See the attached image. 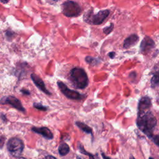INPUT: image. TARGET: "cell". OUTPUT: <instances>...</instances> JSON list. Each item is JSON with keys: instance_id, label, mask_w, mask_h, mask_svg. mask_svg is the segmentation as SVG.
<instances>
[{"instance_id": "obj_28", "label": "cell", "mask_w": 159, "mask_h": 159, "mask_svg": "<svg viewBox=\"0 0 159 159\" xmlns=\"http://www.w3.org/2000/svg\"><path fill=\"white\" fill-rule=\"evenodd\" d=\"M8 1L9 0H1V2H2V3H7L8 2Z\"/></svg>"}, {"instance_id": "obj_3", "label": "cell", "mask_w": 159, "mask_h": 159, "mask_svg": "<svg viewBox=\"0 0 159 159\" xmlns=\"http://www.w3.org/2000/svg\"><path fill=\"white\" fill-rule=\"evenodd\" d=\"M109 13L110 11L109 9L100 11L97 14H93V9L89 10L84 14L83 20L85 22L91 25H99L103 22Z\"/></svg>"}, {"instance_id": "obj_31", "label": "cell", "mask_w": 159, "mask_h": 159, "mask_svg": "<svg viewBox=\"0 0 159 159\" xmlns=\"http://www.w3.org/2000/svg\"><path fill=\"white\" fill-rule=\"evenodd\" d=\"M52 1H55V2H57V1H58V0H52Z\"/></svg>"}, {"instance_id": "obj_29", "label": "cell", "mask_w": 159, "mask_h": 159, "mask_svg": "<svg viewBox=\"0 0 159 159\" xmlns=\"http://www.w3.org/2000/svg\"><path fill=\"white\" fill-rule=\"evenodd\" d=\"M129 159H135V158H134V157L132 155H130V158H129Z\"/></svg>"}, {"instance_id": "obj_5", "label": "cell", "mask_w": 159, "mask_h": 159, "mask_svg": "<svg viewBox=\"0 0 159 159\" xmlns=\"http://www.w3.org/2000/svg\"><path fill=\"white\" fill-rule=\"evenodd\" d=\"M6 147L12 156L19 157L24 148V144L21 139L17 137H12L8 140Z\"/></svg>"}, {"instance_id": "obj_27", "label": "cell", "mask_w": 159, "mask_h": 159, "mask_svg": "<svg viewBox=\"0 0 159 159\" xmlns=\"http://www.w3.org/2000/svg\"><path fill=\"white\" fill-rule=\"evenodd\" d=\"M1 119H2V120H3L4 121H5V120H6V116L4 115V114H1Z\"/></svg>"}, {"instance_id": "obj_15", "label": "cell", "mask_w": 159, "mask_h": 159, "mask_svg": "<svg viewBox=\"0 0 159 159\" xmlns=\"http://www.w3.org/2000/svg\"><path fill=\"white\" fill-rule=\"evenodd\" d=\"M77 146H78V148L79 151H80L82 154L88 156V157H89V159H95L94 155H93V154H91V153L88 152L84 148V147L82 145V144H81L80 142H78Z\"/></svg>"}, {"instance_id": "obj_4", "label": "cell", "mask_w": 159, "mask_h": 159, "mask_svg": "<svg viewBox=\"0 0 159 159\" xmlns=\"http://www.w3.org/2000/svg\"><path fill=\"white\" fill-rule=\"evenodd\" d=\"M80 5L73 1H66L61 4V12L66 17H77L81 12Z\"/></svg>"}, {"instance_id": "obj_20", "label": "cell", "mask_w": 159, "mask_h": 159, "mask_svg": "<svg viewBox=\"0 0 159 159\" xmlns=\"http://www.w3.org/2000/svg\"><path fill=\"white\" fill-rule=\"evenodd\" d=\"M6 37L7 39H8V40H10L11 39L13 38V37L14 36L15 34L14 32L11 31V30H7L6 32Z\"/></svg>"}, {"instance_id": "obj_24", "label": "cell", "mask_w": 159, "mask_h": 159, "mask_svg": "<svg viewBox=\"0 0 159 159\" xmlns=\"http://www.w3.org/2000/svg\"><path fill=\"white\" fill-rule=\"evenodd\" d=\"M4 137L2 136V135H1V139H0V144H1V147L2 148V146H3V144H4Z\"/></svg>"}, {"instance_id": "obj_21", "label": "cell", "mask_w": 159, "mask_h": 159, "mask_svg": "<svg viewBox=\"0 0 159 159\" xmlns=\"http://www.w3.org/2000/svg\"><path fill=\"white\" fill-rule=\"evenodd\" d=\"M152 139H153L154 143H155L157 146H159V135H155V136H153Z\"/></svg>"}, {"instance_id": "obj_9", "label": "cell", "mask_w": 159, "mask_h": 159, "mask_svg": "<svg viewBox=\"0 0 159 159\" xmlns=\"http://www.w3.org/2000/svg\"><path fill=\"white\" fill-rule=\"evenodd\" d=\"M30 78H31L32 80L33 81L34 83L40 90H41L42 92H43L44 93H45L47 95L52 94V93L46 88L45 83H43V80L39 76H38L37 75H35L34 73H32L30 75Z\"/></svg>"}, {"instance_id": "obj_30", "label": "cell", "mask_w": 159, "mask_h": 159, "mask_svg": "<svg viewBox=\"0 0 159 159\" xmlns=\"http://www.w3.org/2000/svg\"><path fill=\"white\" fill-rule=\"evenodd\" d=\"M19 159H27V158H25L24 157H19Z\"/></svg>"}, {"instance_id": "obj_7", "label": "cell", "mask_w": 159, "mask_h": 159, "mask_svg": "<svg viewBox=\"0 0 159 159\" xmlns=\"http://www.w3.org/2000/svg\"><path fill=\"white\" fill-rule=\"evenodd\" d=\"M1 104H9L19 111L24 112L25 111V109L23 107L21 102L17 98L13 96H7L2 97L1 99Z\"/></svg>"}, {"instance_id": "obj_11", "label": "cell", "mask_w": 159, "mask_h": 159, "mask_svg": "<svg viewBox=\"0 0 159 159\" xmlns=\"http://www.w3.org/2000/svg\"><path fill=\"white\" fill-rule=\"evenodd\" d=\"M31 130L34 132L39 134L47 139H52L53 138V135L52 131L47 127H33Z\"/></svg>"}, {"instance_id": "obj_26", "label": "cell", "mask_w": 159, "mask_h": 159, "mask_svg": "<svg viewBox=\"0 0 159 159\" xmlns=\"http://www.w3.org/2000/svg\"><path fill=\"white\" fill-rule=\"evenodd\" d=\"M101 156H102V157L103 158V159H112V158H111V157H107V155H106L104 153H101Z\"/></svg>"}, {"instance_id": "obj_16", "label": "cell", "mask_w": 159, "mask_h": 159, "mask_svg": "<svg viewBox=\"0 0 159 159\" xmlns=\"http://www.w3.org/2000/svg\"><path fill=\"white\" fill-rule=\"evenodd\" d=\"M85 61L89 65H92V66H95L97 65L99 63L100 60L99 58H94V57H86L85 58Z\"/></svg>"}, {"instance_id": "obj_25", "label": "cell", "mask_w": 159, "mask_h": 159, "mask_svg": "<svg viewBox=\"0 0 159 159\" xmlns=\"http://www.w3.org/2000/svg\"><path fill=\"white\" fill-rule=\"evenodd\" d=\"M115 55H116V53H115L114 52H110V53L108 54L109 57L111 58H114Z\"/></svg>"}, {"instance_id": "obj_6", "label": "cell", "mask_w": 159, "mask_h": 159, "mask_svg": "<svg viewBox=\"0 0 159 159\" xmlns=\"http://www.w3.org/2000/svg\"><path fill=\"white\" fill-rule=\"evenodd\" d=\"M57 85L61 92L68 99L81 101L85 98V95L82 94L75 90L69 89L67 86L61 81H57Z\"/></svg>"}, {"instance_id": "obj_10", "label": "cell", "mask_w": 159, "mask_h": 159, "mask_svg": "<svg viewBox=\"0 0 159 159\" xmlns=\"http://www.w3.org/2000/svg\"><path fill=\"white\" fill-rule=\"evenodd\" d=\"M155 46L153 40L149 37H145L140 44V52L143 53H146L151 50Z\"/></svg>"}, {"instance_id": "obj_1", "label": "cell", "mask_w": 159, "mask_h": 159, "mask_svg": "<svg viewBox=\"0 0 159 159\" xmlns=\"http://www.w3.org/2000/svg\"><path fill=\"white\" fill-rule=\"evenodd\" d=\"M137 125L139 129L148 137H153V132L157 124V119L150 111L138 114Z\"/></svg>"}, {"instance_id": "obj_18", "label": "cell", "mask_w": 159, "mask_h": 159, "mask_svg": "<svg viewBox=\"0 0 159 159\" xmlns=\"http://www.w3.org/2000/svg\"><path fill=\"white\" fill-rule=\"evenodd\" d=\"M33 106L34 107L40 110V111H46L47 110V107L42 105L41 103H39V102H34L33 104Z\"/></svg>"}, {"instance_id": "obj_14", "label": "cell", "mask_w": 159, "mask_h": 159, "mask_svg": "<svg viewBox=\"0 0 159 159\" xmlns=\"http://www.w3.org/2000/svg\"><path fill=\"white\" fill-rule=\"evenodd\" d=\"M70 152V147L66 143H63L60 145L58 147V153L61 156L67 155Z\"/></svg>"}, {"instance_id": "obj_12", "label": "cell", "mask_w": 159, "mask_h": 159, "mask_svg": "<svg viewBox=\"0 0 159 159\" xmlns=\"http://www.w3.org/2000/svg\"><path fill=\"white\" fill-rule=\"evenodd\" d=\"M139 37L136 34H132L124 40L123 47L125 48H129L134 45H135L139 41Z\"/></svg>"}, {"instance_id": "obj_8", "label": "cell", "mask_w": 159, "mask_h": 159, "mask_svg": "<svg viewBox=\"0 0 159 159\" xmlns=\"http://www.w3.org/2000/svg\"><path fill=\"white\" fill-rule=\"evenodd\" d=\"M152 106L151 99L147 96L142 98L139 102L138 105V114H142L150 111Z\"/></svg>"}, {"instance_id": "obj_17", "label": "cell", "mask_w": 159, "mask_h": 159, "mask_svg": "<svg viewBox=\"0 0 159 159\" xmlns=\"http://www.w3.org/2000/svg\"><path fill=\"white\" fill-rule=\"evenodd\" d=\"M151 84L152 87H154L159 84V72L157 73L151 80Z\"/></svg>"}, {"instance_id": "obj_23", "label": "cell", "mask_w": 159, "mask_h": 159, "mask_svg": "<svg viewBox=\"0 0 159 159\" xmlns=\"http://www.w3.org/2000/svg\"><path fill=\"white\" fill-rule=\"evenodd\" d=\"M42 159H57V158L52 155H47V156L43 157Z\"/></svg>"}, {"instance_id": "obj_32", "label": "cell", "mask_w": 159, "mask_h": 159, "mask_svg": "<svg viewBox=\"0 0 159 159\" xmlns=\"http://www.w3.org/2000/svg\"><path fill=\"white\" fill-rule=\"evenodd\" d=\"M149 159H153V158H151V157H150V158H149Z\"/></svg>"}, {"instance_id": "obj_19", "label": "cell", "mask_w": 159, "mask_h": 159, "mask_svg": "<svg viewBox=\"0 0 159 159\" xmlns=\"http://www.w3.org/2000/svg\"><path fill=\"white\" fill-rule=\"evenodd\" d=\"M113 29H114V24L111 23L109 26H107V27H104L102 31L106 35H108L113 30Z\"/></svg>"}, {"instance_id": "obj_13", "label": "cell", "mask_w": 159, "mask_h": 159, "mask_svg": "<svg viewBox=\"0 0 159 159\" xmlns=\"http://www.w3.org/2000/svg\"><path fill=\"white\" fill-rule=\"evenodd\" d=\"M75 124L76 125V126L78 127H79L81 130H82L85 133H87L88 134H91V135H93L92 129L89 126L86 125V124H84L83 122H81L80 121H76L75 122Z\"/></svg>"}, {"instance_id": "obj_22", "label": "cell", "mask_w": 159, "mask_h": 159, "mask_svg": "<svg viewBox=\"0 0 159 159\" xmlns=\"http://www.w3.org/2000/svg\"><path fill=\"white\" fill-rule=\"evenodd\" d=\"M20 92H21L22 94H25V95H30V93L29 91H28V90H27V89H20Z\"/></svg>"}, {"instance_id": "obj_2", "label": "cell", "mask_w": 159, "mask_h": 159, "mask_svg": "<svg viewBox=\"0 0 159 159\" xmlns=\"http://www.w3.org/2000/svg\"><path fill=\"white\" fill-rule=\"evenodd\" d=\"M69 80L72 85L77 89H84L89 83L86 71L80 67H75L70 70Z\"/></svg>"}]
</instances>
